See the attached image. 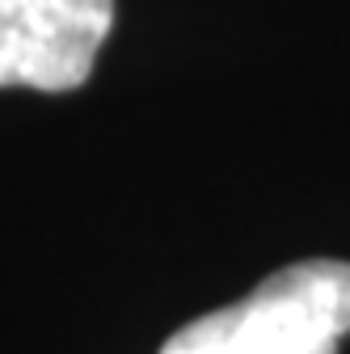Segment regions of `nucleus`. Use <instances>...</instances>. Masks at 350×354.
<instances>
[{
    "instance_id": "nucleus-1",
    "label": "nucleus",
    "mask_w": 350,
    "mask_h": 354,
    "mask_svg": "<svg viewBox=\"0 0 350 354\" xmlns=\"http://www.w3.org/2000/svg\"><path fill=\"white\" fill-rule=\"evenodd\" d=\"M350 333V261L308 257L245 299L182 325L160 354H338Z\"/></svg>"
},
{
    "instance_id": "nucleus-2",
    "label": "nucleus",
    "mask_w": 350,
    "mask_h": 354,
    "mask_svg": "<svg viewBox=\"0 0 350 354\" xmlns=\"http://www.w3.org/2000/svg\"><path fill=\"white\" fill-rule=\"evenodd\" d=\"M114 21V0H0V88H80Z\"/></svg>"
}]
</instances>
